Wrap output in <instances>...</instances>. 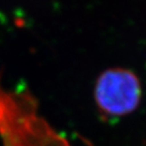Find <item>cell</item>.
Instances as JSON below:
<instances>
[{
  "label": "cell",
  "mask_w": 146,
  "mask_h": 146,
  "mask_svg": "<svg viewBox=\"0 0 146 146\" xmlns=\"http://www.w3.org/2000/svg\"><path fill=\"white\" fill-rule=\"evenodd\" d=\"M141 96V82L129 69H107L98 76L94 85L96 104L100 114L107 118L133 113L139 106Z\"/></svg>",
  "instance_id": "cell-1"
}]
</instances>
